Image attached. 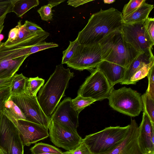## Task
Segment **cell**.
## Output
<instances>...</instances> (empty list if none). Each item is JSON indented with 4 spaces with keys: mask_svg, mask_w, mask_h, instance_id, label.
Returning <instances> with one entry per match:
<instances>
[{
    "mask_svg": "<svg viewBox=\"0 0 154 154\" xmlns=\"http://www.w3.org/2000/svg\"><path fill=\"white\" fill-rule=\"evenodd\" d=\"M19 31L16 39L12 43L5 42L8 44H14L20 42L36 34L38 32L32 33L28 31L26 29L24 24H22L21 20L17 23Z\"/></svg>",
    "mask_w": 154,
    "mask_h": 154,
    "instance_id": "f546056e",
    "label": "cell"
},
{
    "mask_svg": "<svg viewBox=\"0 0 154 154\" xmlns=\"http://www.w3.org/2000/svg\"><path fill=\"white\" fill-rule=\"evenodd\" d=\"M99 43L93 45H79L72 57L66 64L76 70H91L103 60Z\"/></svg>",
    "mask_w": 154,
    "mask_h": 154,
    "instance_id": "52a82bcc",
    "label": "cell"
},
{
    "mask_svg": "<svg viewBox=\"0 0 154 154\" xmlns=\"http://www.w3.org/2000/svg\"><path fill=\"white\" fill-rule=\"evenodd\" d=\"M72 151H67L66 152H64L61 154H55L51 153H43L41 154H72Z\"/></svg>",
    "mask_w": 154,
    "mask_h": 154,
    "instance_id": "ee69618b",
    "label": "cell"
},
{
    "mask_svg": "<svg viewBox=\"0 0 154 154\" xmlns=\"http://www.w3.org/2000/svg\"><path fill=\"white\" fill-rule=\"evenodd\" d=\"M69 46L63 52V57L61 63L66 64L74 54L77 47L79 45L76 39L73 41H69Z\"/></svg>",
    "mask_w": 154,
    "mask_h": 154,
    "instance_id": "1f68e13d",
    "label": "cell"
},
{
    "mask_svg": "<svg viewBox=\"0 0 154 154\" xmlns=\"http://www.w3.org/2000/svg\"><path fill=\"white\" fill-rule=\"evenodd\" d=\"M122 23V13L117 9L112 7L105 10L101 8L91 16L76 39L79 45L98 44L110 33L121 30Z\"/></svg>",
    "mask_w": 154,
    "mask_h": 154,
    "instance_id": "6da1fadb",
    "label": "cell"
},
{
    "mask_svg": "<svg viewBox=\"0 0 154 154\" xmlns=\"http://www.w3.org/2000/svg\"><path fill=\"white\" fill-rule=\"evenodd\" d=\"M153 7V5L144 2L134 12L122 18L123 22L129 24L144 22Z\"/></svg>",
    "mask_w": 154,
    "mask_h": 154,
    "instance_id": "d6986e66",
    "label": "cell"
},
{
    "mask_svg": "<svg viewBox=\"0 0 154 154\" xmlns=\"http://www.w3.org/2000/svg\"><path fill=\"white\" fill-rule=\"evenodd\" d=\"M72 99L67 97L59 103L51 117V120L59 122L69 128L77 130L79 126V113L74 108Z\"/></svg>",
    "mask_w": 154,
    "mask_h": 154,
    "instance_id": "4fadbf2b",
    "label": "cell"
},
{
    "mask_svg": "<svg viewBox=\"0 0 154 154\" xmlns=\"http://www.w3.org/2000/svg\"><path fill=\"white\" fill-rule=\"evenodd\" d=\"M38 0H15L13 5L12 12L21 17L31 8L38 5Z\"/></svg>",
    "mask_w": 154,
    "mask_h": 154,
    "instance_id": "44dd1931",
    "label": "cell"
},
{
    "mask_svg": "<svg viewBox=\"0 0 154 154\" xmlns=\"http://www.w3.org/2000/svg\"><path fill=\"white\" fill-rule=\"evenodd\" d=\"M89 0H69L67 1L68 5L72 6L74 8L83 5L85 3L93 1Z\"/></svg>",
    "mask_w": 154,
    "mask_h": 154,
    "instance_id": "ab89813d",
    "label": "cell"
},
{
    "mask_svg": "<svg viewBox=\"0 0 154 154\" xmlns=\"http://www.w3.org/2000/svg\"><path fill=\"white\" fill-rule=\"evenodd\" d=\"M44 82L45 80L38 76L28 78L25 93L30 96L36 97L38 92L43 85Z\"/></svg>",
    "mask_w": 154,
    "mask_h": 154,
    "instance_id": "603a6c76",
    "label": "cell"
},
{
    "mask_svg": "<svg viewBox=\"0 0 154 154\" xmlns=\"http://www.w3.org/2000/svg\"><path fill=\"white\" fill-rule=\"evenodd\" d=\"M43 41V35L38 33L14 44L2 42L0 46V79L13 77L30 55L29 48Z\"/></svg>",
    "mask_w": 154,
    "mask_h": 154,
    "instance_id": "3957f363",
    "label": "cell"
},
{
    "mask_svg": "<svg viewBox=\"0 0 154 154\" xmlns=\"http://www.w3.org/2000/svg\"><path fill=\"white\" fill-rule=\"evenodd\" d=\"M18 31V26L17 25L10 30L8 34V38L6 42L12 43L15 41L17 37Z\"/></svg>",
    "mask_w": 154,
    "mask_h": 154,
    "instance_id": "f35d334b",
    "label": "cell"
},
{
    "mask_svg": "<svg viewBox=\"0 0 154 154\" xmlns=\"http://www.w3.org/2000/svg\"><path fill=\"white\" fill-rule=\"evenodd\" d=\"M10 98L21 109L26 120L48 128L51 119L43 112L37 96H30L24 93L17 95L11 96Z\"/></svg>",
    "mask_w": 154,
    "mask_h": 154,
    "instance_id": "30bf717a",
    "label": "cell"
},
{
    "mask_svg": "<svg viewBox=\"0 0 154 154\" xmlns=\"http://www.w3.org/2000/svg\"><path fill=\"white\" fill-rule=\"evenodd\" d=\"M74 73L69 68H64L62 64L56 66L54 72L45 84L40 89L37 99L45 115L50 118L65 92L69 80Z\"/></svg>",
    "mask_w": 154,
    "mask_h": 154,
    "instance_id": "7a4b0ae2",
    "label": "cell"
},
{
    "mask_svg": "<svg viewBox=\"0 0 154 154\" xmlns=\"http://www.w3.org/2000/svg\"><path fill=\"white\" fill-rule=\"evenodd\" d=\"M115 1V0H104L103 1L104 3L110 4L114 3Z\"/></svg>",
    "mask_w": 154,
    "mask_h": 154,
    "instance_id": "f6af8a7d",
    "label": "cell"
},
{
    "mask_svg": "<svg viewBox=\"0 0 154 154\" xmlns=\"http://www.w3.org/2000/svg\"><path fill=\"white\" fill-rule=\"evenodd\" d=\"M144 23L146 32L151 40L154 42V19L148 17Z\"/></svg>",
    "mask_w": 154,
    "mask_h": 154,
    "instance_id": "d590c367",
    "label": "cell"
},
{
    "mask_svg": "<svg viewBox=\"0 0 154 154\" xmlns=\"http://www.w3.org/2000/svg\"><path fill=\"white\" fill-rule=\"evenodd\" d=\"M96 68L103 75L112 87L122 82L126 69L122 66L105 60L100 62Z\"/></svg>",
    "mask_w": 154,
    "mask_h": 154,
    "instance_id": "2e32d148",
    "label": "cell"
},
{
    "mask_svg": "<svg viewBox=\"0 0 154 154\" xmlns=\"http://www.w3.org/2000/svg\"><path fill=\"white\" fill-rule=\"evenodd\" d=\"M4 22H3L0 23V35L1 34L2 30L4 27V25H3ZM2 42H0V46L1 45Z\"/></svg>",
    "mask_w": 154,
    "mask_h": 154,
    "instance_id": "7bdbcfd3",
    "label": "cell"
},
{
    "mask_svg": "<svg viewBox=\"0 0 154 154\" xmlns=\"http://www.w3.org/2000/svg\"><path fill=\"white\" fill-rule=\"evenodd\" d=\"M24 146L16 126L14 130L8 154H24Z\"/></svg>",
    "mask_w": 154,
    "mask_h": 154,
    "instance_id": "cb8c5ba5",
    "label": "cell"
},
{
    "mask_svg": "<svg viewBox=\"0 0 154 154\" xmlns=\"http://www.w3.org/2000/svg\"><path fill=\"white\" fill-rule=\"evenodd\" d=\"M14 123L24 146H29L49 136L48 129L44 126L24 120H17Z\"/></svg>",
    "mask_w": 154,
    "mask_h": 154,
    "instance_id": "7c38bea8",
    "label": "cell"
},
{
    "mask_svg": "<svg viewBox=\"0 0 154 154\" xmlns=\"http://www.w3.org/2000/svg\"><path fill=\"white\" fill-rule=\"evenodd\" d=\"M99 43L103 60L114 63L126 69L141 53L124 40L120 30L110 33Z\"/></svg>",
    "mask_w": 154,
    "mask_h": 154,
    "instance_id": "277c9868",
    "label": "cell"
},
{
    "mask_svg": "<svg viewBox=\"0 0 154 154\" xmlns=\"http://www.w3.org/2000/svg\"><path fill=\"white\" fill-rule=\"evenodd\" d=\"M2 112L14 123L18 120H26L21 109L10 97L5 102Z\"/></svg>",
    "mask_w": 154,
    "mask_h": 154,
    "instance_id": "ffe728a7",
    "label": "cell"
},
{
    "mask_svg": "<svg viewBox=\"0 0 154 154\" xmlns=\"http://www.w3.org/2000/svg\"><path fill=\"white\" fill-rule=\"evenodd\" d=\"M24 24L26 29L30 32H38L45 31L38 25L27 20L25 21Z\"/></svg>",
    "mask_w": 154,
    "mask_h": 154,
    "instance_id": "8d00e7d4",
    "label": "cell"
},
{
    "mask_svg": "<svg viewBox=\"0 0 154 154\" xmlns=\"http://www.w3.org/2000/svg\"><path fill=\"white\" fill-rule=\"evenodd\" d=\"M65 0H51L48 1V4H50L52 7L57 5L65 1Z\"/></svg>",
    "mask_w": 154,
    "mask_h": 154,
    "instance_id": "b9f144b4",
    "label": "cell"
},
{
    "mask_svg": "<svg viewBox=\"0 0 154 154\" xmlns=\"http://www.w3.org/2000/svg\"><path fill=\"white\" fill-rule=\"evenodd\" d=\"M108 99L109 106L114 110L131 117L138 116L143 110L140 94L131 88H113Z\"/></svg>",
    "mask_w": 154,
    "mask_h": 154,
    "instance_id": "8992f818",
    "label": "cell"
},
{
    "mask_svg": "<svg viewBox=\"0 0 154 154\" xmlns=\"http://www.w3.org/2000/svg\"><path fill=\"white\" fill-rule=\"evenodd\" d=\"M147 76L148 79V86L146 92L154 99V66L149 71Z\"/></svg>",
    "mask_w": 154,
    "mask_h": 154,
    "instance_id": "e575fe53",
    "label": "cell"
},
{
    "mask_svg": "<svg viewBox=\"0 0 154 154\" xmlns=\"http://www.w3.org/2000/svg\"><path fill=\"white\" fill-rule=\"evenodd\" d=\"M154 61L153 54L140 53L131 63L126 69L124 79L120 83L122 85H128L132 75L144 66Z\"/></svg>",
    "mask_w": 154,
    "mask_h": 154,
    "instance_id": "ac0fdd59",
    "label": "cell"
},
{
    "mask_svg": "<svg viewBox=\"0 0 154 154\" xmlns=\"http://www.w3.org/2000/svg\"><path fill=\"white\" fill-rule=\"evenodd\" d=\"M141 97L143 112L147 115L151 122L154 124V99L146 91Z\"/></svg>",
    "mask_w": 154,
    "mask_h": 154,
    "instance_id": "d4e9b609",
    "label": "cell"
},
{
    "mask_svg": "<svg viewBox=\"0 0 154 154\" xmlns=\"http://www.w3.org/2000/svg\"><path fill=\"white\" fill-rule=\"evenodd\" d=\"M0 154H5L3 151L1 149H0Z\"/></svg>",
    "mask_w": 154,
    "mask_h": 154,
    "instance_id": "bcb514c9",
    "label": "cell"
},
{
    "mask_svg": "<svg viewBox=\"0 0 154 154\" xmlns=\"http://www.w3.org/2000/svg\"><path fill=\"white\" fill-rule=\"evenodd\" d=\"M154 66V61L146 65L137 71L131 77L128 84H135L139 80L147 76L151 68Z\"/></svg>",
    "mask_w": 154,
    "mask_h": 154,
    "instance_id": "83f0119b",
    "label": "cell"
},
{
    "mask_svg": "<svg viewBox=\"0 0 154 154\" xmlns=\"http://www.w3.org/2000/svg\"><path fill=\"white\" fill-rule=\"evenodd\" d=\"M113 88L103 75L96 68L80 86L77 94L96 101L101 100L108 99Z\"/></svg>",
    "mask_w": 154,
    "mask_h": 154,
    "instance_id": "ba28073f",
    "label": "cell"
},
{
    "mask_svg": "<svg viewBox=\"0 0 154 154\" xmlns=\"http://www.w3.org/2000/svg\"><path fill=\"white\" fill-rule=\"evenodd\" d=\"M12 77L5 79H0V88L10 86L11 85Z\"/></svg>",
    "mask_w": 154,
    "mask_h": 154,
    "instance_id": "60d3db41",
    "label": "cell"
},
{
    "mask_svg": "<svg viewBox=\"0 0 154 154\" xmlns=\"http://www.w3.org/2000/svg\"><path fill=\"white\" fill-rule=\"evenodd\" d=\"M129 125L124 127L110 126L86 135L83 141L94 154L109 151L119 144L128 134Z\"/></svg>",
    "mask_w": 154,
    "mask_h": 154,
    "instance_id": "5b68a950",
    "label": "cell"
},
{
    "mask_svg": "<svg viewBox=\"0 0 154 154\" xmlns=\"http://www.w3.org/2000/svg\"><path fill=\"white\" fill-rule=\"evenodd\" d=\"M52 8L50 4H48L42 6L37 10L42 20L45 21L51 20L53 17Z\"/></svg>",
    "mask_w": 154,
    "mask_h": 154,
    "instance_id": "d6a6232c",
    "label": "cell"
},
{
    "mask_svg": "<svg viewBox=\"0 0 154 154\" xmlns=\"http://www.w3.org/2000/svg\"><path fill=\"white\" fill-rule=\"evenodd\" d=\"M28 78L22 73L15 74L12 77L11 85V96H16L25 93Z\"/></svg>",
    "mask_w": 154,
    "mask_h": 154,
    "instance_id": "7402d4cb",
    "label": "cell"
},
{
    "mask_svg": "<svg viewBox=\"0 0 154 154\" xmlns=\"http://www.w3.org/2000/svg\"><path fill=\"white\" fill-rule=\"evenodd\" d=\"M138 126L131 119L128 134L124 140L112 150L100 154H144L138 141Z\"/></svg>",
    "mask_w": 154,
    "mask_h": 154,
    "instance_id": "5bb4252c",
    "label": "cell"
},
{
    "mask_svg": "<svg viewBox=\"0 0 154 154\" xmlns=\"http://www.w3.org/2000/svg\"><path fill=\"white\" fill-rule=\"evenodd\" d=\"M144 22L132 24L123 22L120 31L124 40L137 51L152 54V48L154 42L146 32Z\"/></svg>",
    "mask_w": 154,
    "mask_h": 154,
    "instance_id": "9c48e42d",
    "label": "cell"
},
{
    "mask_svg": "<svg viewBox=\"0 0 154 154\" xmlns=\"http://www.w3.org/2000/svg\"><path fill=\"white\" fill-rule=\"evenodd\" d=\"M15 0H0V23L4 22L6 15L12 12Z\"/></svg>",
    "mask_w": 154,
    "mask_h": 154,
    "instance_id": "4dcf8cb0",
    "label": "cell"
},
{
    "mask_svg": "<svg viewBox=\"0 0 154 154\" xmlns=\"http://www.w3.org/2000/svg\"><path fill=\"white\" fill-rule=\"evenodd\" d=\"M72 154H94L83 141L75 149L72 151Z\"/></svg>",
    "mask_w": 154,
    "mask_h": 154,
    "instance_id": "74e56055",
    "label": "cell"
},
{
    "mask_svg": "<svg viewBox=\"0 0 154 154\" xmlns=\"http://www.w3.org/2000/svg\"><path fill=\"white\" fill-rule=\"evenodd\" d=\"M145 0H131L125 5L122 11V18L125 17L136 11Z\"/></svg>",
    "mask_w": 154,
    "mask_h": 154,
    "instance_id": "f1b7e54d",
    "label": "cell"
},
{
    "mask_svg": "<svg viewBox=\"0 0 154 154\" xmlns=\"http://www.w3.org/2000/svg\"><path fill=\"white\" fill-rule=\"evenodd\" d=\"M14 123L2 112L0 113V149L8 154L14 129Z\"/></svg>",
    "mask_w": 154,
    "mask_h": 154,
    "instance_id": "e0dca14e",
    "label": "cell"
},
{
    "mask_svg": "<svg viewBox=\"0 0 154 154\" xmlns=\"http://www.w3.org/2000/svg\"><path fill=\"white\" fill-rule=\"evenodd\" d=\"M48 129L51 142L56 146L68 151H72L83 142L77 130L51 120Z\"/></svg>",
    "mask_w": 154,
    "mask_h": 154,
    "instance_id": "8fae6325",
    "label": "cell"
},
{
    "mask_svg": "<svg viewBox=\"0 0 154 154\" xmlns=\"http://www.w3.org/2000/svg\"><path fill=\"white\" fill-rule=\"evenodd\" d=\"M96 101L90 98L83 97L77 95L72 100V104L75 110L79 113L85 108L90 105Z\"/></svg>",
    "mask_w": 154,
    "mask_h": 154,
    "instance_id": "4316f807",
    "label": "cell"
},
{
    "mask_svg": "<svg viewBox=\"0 0 154 154\" xmlns=\"http://www.w3.org/2000/svg\"><path fill=\"white\" fill-rule=\"evenodd\" d=\"M150 154H154V153Z\"/></svg>",
    "mask_w": 154,
    "mask_h": 154,
    "instance_id": "7dc6e473",
    "label": "cell"
},
{
    "mask_svg": "<svg viewBox=\"0 0 154 154\" xmlns=\"http://www.w3.org/2000/svg\"><path fill=\"white\" fill-rule=\"evenodd\" d=\"M11 96V85L0 88V113L3 112L5 103Z\"/></svg>",
    "mask_w": 154,
    "mask_h": 154,
    "instance_id": "836d02e7",
    "label": "cell"
},
{
    "mask_svg": "<svg viewBox=\"0 0 154 154\" xmlns=\"http://www.w3.org/2000/svg\"><path fill=\"white\" fill-rule=\"evenodd\" d=\"M31 154H41L43 153L61 154L63 152L57 147L48 144L38 143L35 144L30 149Z\"/></svg>",
    "mask_w": 154,
    "mask_h": 154,
    "instance_id": "484cf974",
    "label": "cell"
},
{
    "mask_svg": "<svg viewBox=\"0 0 154 154\" xmlns=\"http://www.w3.org/2000/svg\"><path fill=\"white\" fill-rule=\"evenodd\" d=\"M138 141L144 154L154 153V124L144 112L138 128Z\"/></svg>",
    "mask_w": 154,
    "mask_h": 154,
    "instance_id": "9a60e30c",
    "label": "cell"
}]
</instances>
